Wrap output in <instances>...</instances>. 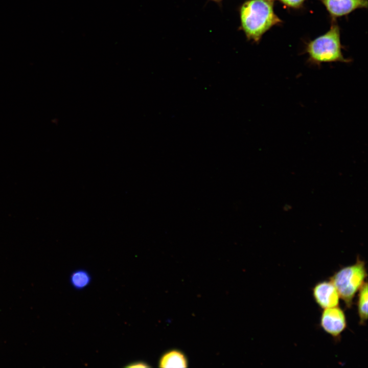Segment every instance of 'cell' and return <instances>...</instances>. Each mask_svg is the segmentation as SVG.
Listing matches in <instances>:
<instances>
[{
    "instance_id": "cell-1",
    "label": "cell",
    "mask_w": 368,
    "mask_h": 368,
    "mask_svg": "<svg viewBox=\"0 0 368 368\" xmlns=\"http://www.w3.org/2000/svg\"><path fill=\"white\" fill-rule=\"evenodd\" d=\"M274 1L248 0L241 6V28L248 40L258 42L267 31L282 22L274 12Z\"/></svg>"
},
{
    "instance_id": "cell-2",
    "label": "cell",
    "mask_w": 368,
    "mask_h": 368,
    "mask_svg": "<svg viewBox=\"0 0 368 368\" xmlns=\"http://www.w3.org/2000/svg\"><path fill=\"white\" fill-rule=\"evenodd\" d=\"M367 272L365 262L358 258L356 262L336 271L330 279L347 307H350L356 293L365 282Z\"/></svg>"
},
{
    "instance_id": "cell-3",
    "label": "cell",
    "mask_w": 368,
    "mask_h": 368,
    "mask_svg": "<svg viewBox=\"0 0 368 368\" xmlns=\"http://www.w3.org/2000/svg\"><path fill=\"white\" fill-rule=\"evenodd\" d=\"M341 48L339 29L334 24L326 33L311 41L306 51L310 61L314 63L349 62L344 58Z\"/></svg>"
},
{
    "instance_id": "cell-4",
    "label": "cell",
    "mask_w": 368,
    "mask_h": 368,
    "mask_svg": "<svg viewBox=\"0 0 368 368\" xmlns=\"http://www.w3.org/2000/svg\"><path fill=\"white\" fill-rule=\"evenodd\" d=\"M320 325L324 331L337 338L347 328L345 314L338 306L324 309L321 314Z\"/></svg>"
},
{
    "instance_id": "cell-5",
    "label": "cell",
    "mask_w": 368,
    "mask_h": 368,
    "mask_svg": "<svg viewBox=\"0 0 368 368\" xmlns=\"http://www.w3.org/2000/svg\"><path fill=\"white\" fill-rule=\"evenodd\" d=\"M312 294L315 302L323 309L337 307L339 305V293L330 281L317 283L313 288Z\"/></svg>"
},
{
    "instance_id": "cell-6",
    "label": "cell",
    "mask_w": 368,
    "mask_h": 368,
    "mask_svg": "<svg viewBox=\"0 0 368 368\" xmlns=\"http://www.w3.org/2000/svg\"><path fill=\"white\" fill-rule=\"evenodd\" d=\"M327 10L333 16H341L358 8L367 7V0H323Z\"/></svg>"
},
{
    "instance_id": "cell-7",
    "label": "cell",
    "mask_w": 368,
    "mask_h": 368,
    "mask_svg": "<svg viewBox=\"0 0 368 368\" xmlns=\"http://www.w3.org/2000/svg\"><path fill=\"white\" fill-rule=\"evenodd\" d=\"M188 360L185 354L180 350L168 351L160 357L158 366L160 367H187Z\"/></svg>"
},
{
    "instance_id": "cell-8",
    "label": "cell",
    "mask_w": 368,
    "mask_h": 368,
    "mask_svg": "<svg viewBox=\"0 0 368 368\" xmlns=\"http://www.w3.org/2000/svg\"><path fill=\"white\" fill-rule=\"evenodd\" d=\"M91 279V275L86 270L78 269L71 273L70 283L75 290H80L88 286Z\"/></svg>"
},
{
    "instance_id": "cell-9",
    "label": "cell",
    "mask_w": 368,
    "mask_h": 368,
    "mask_svg": "<svg viewBox=\"0 0 368 368\" xmlns=\"http://www.w3.org/2000/svg\"><path fill=\"white\" fill-rule=\"evenodd\" d=\"M357 310L360 323L364 324L367 319V283L365 281L359 290Z\"/></svg>"
},
{
    "instance_id": "cell-10",
    "label": "cell",
    "mask_w": 368,
    "mask_h": 368,
    "mask_svg": "<svg viewBox=\"0 0 368 368\" xmlns=\"http://www.w3.org/2000/svg\"><path fill=\"white\" fill-rule=\"evenodd\" d=\"M287 6L292 8L300 7L305 0H279Z\"/></svg>"
},
{
    "instance_id": "cell-11",
    "label": "cell",
    "mask_w": 368,
    "mask_h": 368,
    "mask_svg": "<svg viewBox=\"0 0 368 368\" xmlns=\"http://www.w3.org/2000/svg\"><path fill=\"white\" fill-rule=\"evenodd\" d=\"M125 367H150V365L148 363L143 361H137L131 362L127 364Z\"/></svg>"
},
{
    "instance_id": "cell-12",
    "label": "cell",
    "mask_w": 368,
    "mask_h": 368,
    "mask_svg": "<svg viewBox=\"0 0 368 368\" xmlns=\"http://www.w3.org/2000/svg\"><path fill=\"white\" fill-rule=\"evenodd\" d=\"M211 1H214V2H218H218H220L222 1V0H211Z\"/></svg>"
}]
</instances>
